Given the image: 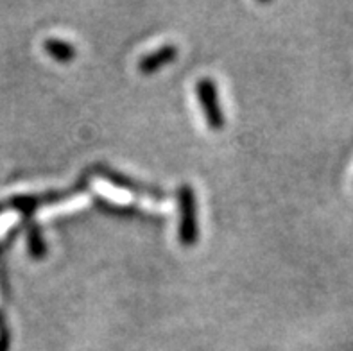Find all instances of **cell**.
I'll list each match as a JSON object with an SVG mask.
<instances>
[{
  "label": "cell",
  "mask_w": 353,
  "mask_h": 351,
  "mask_svg": "<svg viewBox=\"0 0 353 351\" xmlns=\"http://www.w3.org/2000/svg\"><path fill=\"white\" fill-rule=\"evenodd\" d=\"M45 50L50 58H54L59 63H68L76 58V49L67 41L58 40V38H49L45 41Z\"/></svg>",
  "instance_id": "5b68a950"
},
{
  "label": "cell",
  "mask_w": 353,
  "mask_h": 351,
  "mask_svg": "<svg viewBox=\"0 0 353 351\" xmlns=\"http://www.w3.org/2000/svg\"><path fill=\"white\" fill-rule=\"evenodd\" d=\"M95 170H97L95 174H99L101 178L108 179V181H112L115 187L124 188V190L131 192V194H137V196L158 197V199H161V197H163V192L158 190V188L149 187V185H142V183L134 181V179L128 178V176H122V174H119L117 170L104 169V167H97Z\"/></svg>",
  "instance_id": "3957f363"
},
{
  "label": "cell",
  "mask_w": 353,
  "mask_h": 351,
  "mask_svg": "<svg viewBox=\"0 0 353 351\" xmlns=\"http://www.w3.org/2000/svg\"><path fill=\"white\" fill-rule=\"evenodd\" d=\"M179 208V242L185 248H192L199 239L196 194L190 185H181L178 190Z\"/></svg>",
  "instance_id": "6da1fadb"
},
{
  "label": "cell",
  "mask_w": 353,
  "mask_h": 351,
  "mask_svg": "<svg viewBox=\"0 0 353 351\" xmlns=\"http://www.w3.org/2000/svg\"><path fill=\"white\" fill-rule=\"evenodd\" d=\"M27 242H29V251H31L32 257L34 258L43 257L47 248H45L43 237H41L40 230H38V226H34V224L29 226V232H27Z\"/></svg>",
  "instance_id": "8992f818"
},
{
  "label": "cell",
  "mask_w": 353,
  "mask_h": 351,
  "mask_svg": "<svg viewBox=\"0 0 353 351\" xmlns=\"http://www.w3.org/2000/svg\"><path fill=\"white\" fill-rule=\"evenodd\" d=\"M197 97L201 101L203 113H205L206 124L210 126L214 131H221L224 128V117L223 110L219 104V95H217V88L215 83L208 77L201 79L197 83Z\"/></svg>",
  "instance_id": "7a4b0ae2"
},
{
  "label": "cell",
  "mask_w": 353,
  "mask_h": 351,
  "mask_svg": "<svg viewBox=\"0 0 353 351\" xmlns=\"http://www.w3.org/2000/svg\"><path fill=\"white\" fill-rule=\"evenodd\" d=\"M176 56H178V49H176L174 45H163L158 50L142 58V61L139 63V70L142 74H152V72L160 70L161 67H165V65L174 61Z\"/></svg>",
  "instance_id": "277c9868"
}]
</instances>
